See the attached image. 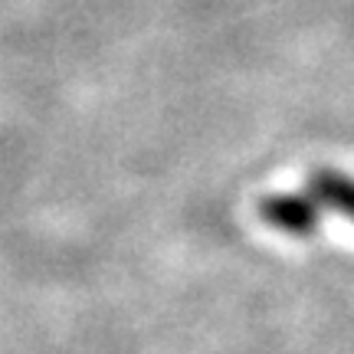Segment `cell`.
I'll return each instance as SVG.
<instances>
[{"instance_id": "1", "label": "cell", "mask_w": 354, "mask_h": 354, "mask_svg": "<svg viewBox=\"0 0 354 354\" xmlns=\"http://www.w3.org/2000/svg\"><path fill=\"white\" fill-rule=\"evenodd\" d=\"M259 216L289 236H312L322 220V203L305 194H269L259 201Z\"/></svg>"}, {"instance_id": "2", "label": "cell", "mask_w": 354, "mask_h": 354, "mask_svg": "<svg viewBox=\"0 0 354 354\" xmlns=\"http://www.w3.org/2000/svg\"><path fill=\"white\" fill-rule=\"evenodd\" d=\"M308 187L322 207L354 220V177L342 174V171H315Z\"/></svg>"}]
</instances>
